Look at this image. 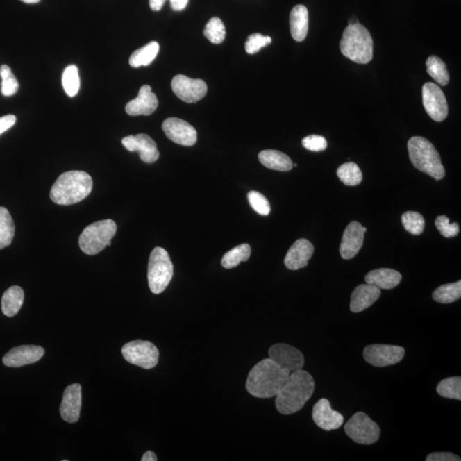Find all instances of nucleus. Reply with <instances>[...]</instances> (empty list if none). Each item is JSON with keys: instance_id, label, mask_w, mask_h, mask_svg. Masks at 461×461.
<instances>
[{"instance_id": "obj_33", "label": "nucleus", "mask_w": 461, "mask_h": 461, "mask_svg": "<svg viewBox=\"0 0 461 461\" xmlns=\"http://www.w3.org/2000/svg\"><path fill=\"white\" fill-rule=\"evenodd\" d=\"M62 87L69 97L76 96L80 90L79 72L76 65H69L62 74Z\"/></svg>"}, {"instance_id": "obj_10", "label": "nucleus", "mask_w": 461, "mask_h": 461, "mask_svg": "<svg viewBox=\"0 0 461 461\" xmlns=\"http://www.w3.org/2000/svg\"><path fill=\"white\" fill-rule=\"evenodd\" d=\"M404 355L405 349L396 345L373 344L367 346L363 351L366 362L377 367L396 365L404 358Z\"/></svg>"}, {"instance_id": "obj_12", "label": "nucleus", "mask_w": 461, "mask_h": 461, "mask_svg": "<svg viewBox=\"0 0 461 461\" xmlns=\"http://www.w3.org/2000/svg\"><path fill=\"white\" fill-rule=\"evenodd\" d=\"M171 87L178 99L188 103L199 102L206 97L208 91L207 85L203 80L191 79L183 74L174 76Z\"/></svg>"}, {"instance_id": "obj_18", "label": "nucleus", "mask_w": 461, "mask_h": 461, "mask_svg": "<svg viewBox=\"0 0 461 461\" xmlns=\"http://www.w3.org/2000/svg\"><path fill=\"white\" fill-rule=\"evenodd\" d=\"M362 224L352 221L346 228L340 245V255L344 260L354 258L362 249L364 242Z\"/></svg>"}, {"instance_id": "obj_50", "label": "nucleus", "mask_w": 461, "mask_h": 461, "mask_svg": "<svg viewBox=\"0 0 461 461\" xmlns=\"http://www.w3.org/2000/svg\"><path fill=\"white\" fill-rule=\"evenodd\" d=\"M293 166H294V167H297L296 163H295V165H294Z\"/></svg>"}, {"instance_id": "obj_4", "label": "nucleus", "mask_w": 461, "mask_h": 461, "mask_svg": "<svg viewBox=\"0 0 461 461\" xmlns=\"http://www.w3.org/2000/svg\"><path fill=\"white\" fill-rule=\"evenodd\" d=\"M344 57L359 65H367L374 57V40L371 33L360 24L349 25L340 42Z\"/></svg>"}, {"instance_id": "obj_47", "label": "nucleus", "mask_w": 461, "mask_h": 461, "mask_svg": "<svg viewBox=\"0 0 461 461\" xmlns=\"http://www.w3.org/2000/svg\"><path fill=\"white\" fill-rule=\"evenodd\" d=\"M359 24L358 19L355 17H353L351 19H349V25H353V24Z\"/></svg>"}, {"instance_id": "obj_11", "label": "nucleus", "mask_w": 461, "mask_h": 461, "mask_svg": "<svg viewBox=\"0 0 461 461\" xmlns=\"http://www.w3.org/2000/svg\"><path fill=\"white\" fill-rule=\"evenodd\" d=\"M423 105L426 113L433 121L441 122L448 117L447 100L437 84L427 83L422 88Z\"/></svg>"}, {"instance_id": "obj_36", "label": "nucleus", "mask_w": 461, "mask_h": 461, "mask_svg": "<svg viewBox=\"0 0 461 461\" xmlns=\"http://www.w3.org/2000/svg\"><path fill=\"white\" fill-rule=\"evenodd\" d=\"M401 222L407 232L412 235H420L425 229V219L415 211H408L401 215Z\"/></svg>"}, {"instance_id": "obj_34", "label": "nucleus", "mask_w": 461, "mask_h": 461, "mask_svg": "<svg viewBox=\"0 0 461 461\" xmlns=\"http://www.w3.org/2000/svg\"><path fill=\"white\" fill-rule=\"evenodd\" d=\"M437 392L442 397L461 400V378L451 377L444 379L437 385Z\"/></svg>"}, {"instance_id": "obj_28", "label": "nucleus", "mask_w": 461, "mask_h": 461, "mask_svg": "<svg viewBox=\"0 0 461 461\" xmlns=\"http://www.w3.org/2000/svg\"><path fill=\"white\" fill-rule=\"evenodd\" d=\"M427 73L433 78L438 85H447L451 80V76L445 62L437 56H430L426 61Z\"/></svg>"}, {"instance_id": "obj_32", "label": "nucleus", "mask_w": 461, "mask_h": 461, "mask_svg": "<svg viewBox=\"0 0 461 461\" xmlns=\"http://www.w3.org/2000/svg\"><path fill=\"white\" fill-rule=\"evenodd\" d=\"M461 296V281L439 286L433 292V299L439 303H455Z\"/></svg>"}, {"instance_id": "obj_25", "label": "nucleus", "mask_w": 461, "mask_h": 461, "mask_svg": "<svg viewBox=\"0 0 461 461\" xmlns=\"http://www.w3.org/2000/svg\"><path fill=\"white\" fill-rule=\"evenodd\" d=\"M259 161L266 168L281 172H287L293 168L292 159L280 151L266 150L260 152Z\"/></svg>"}, {"instance_id": "obj_14", "label": "nucleus", "mask_w": 461, "mask_h": 461, "mask_svg": "<svg viewBox=\"0 0 461 461\" xmlns=\"http://www.w3.org/2000/svg\"><path fill=\"white\" fill-rule=\"evenodd\" d=\"M162 130L170 140L181 146H192L198 140L196 130L187 121L181 119L174 117L166 119L162 124Z\"/></svg>"}, {"instance_id": "obj_29", "label": "nucleus", "mask_w": 461, "mask_h": 461, "mask_svg": "<svg viewBox=\"0 0 461 461\" xmlns=\"http://www.w3.org/2000/svg\"><path fill=\"white\" fill-rule=\"evenodd\" d=\"M251 255V248L247 244L239 245L233 250L226 253L221 260V265L224 269H230L240 265L241 262H247Z\"/></svg>"}, {"instance_id": "obj_35", "label": "nucleus", "mask_w": 461, "mask_h": 461, "mask_svg": "<svg viewBox=\"0 0 461 461\" xmlns=\"http://www.w3.org/2000/svg\"><path fill=\"white\" fill-rule=\"evenodd\" d=\"M203 35L211 43L218 44L224 42L226 38V28L223 22L219 17H213L208 22Z\"/></svg>"}, {"instance_id": "obj_43", "label": "nucleus", "mask_w": 461, "mask_h": 461, "mask_svg": "<svg viewBox=\"0 0 461 461\" xmlns=\"http://www.w3.org/2000/svg\"><path fill=\"white\" fill-rule=\"evenodd\" d=\"M17 117L13 115H7L0 117V135L7 131L16 124Z\"/></svg>"}, {"instance_id": "obj_48", "label": "nucleus", "mask_w": 461, "mask_h": 461, "mask_svg": "<svg viewBox=\"0 0 461 461\" xmlns=\"http://www.w3.org/2000/svg\"><path fill=\"white\" fill-rule=\"evenodd\" d=\"M21 1L26 3H37L40 2V0H21Z\"/></svg>"}, {"instance_id": "obj_8", "label": "nucleus", "mask_w": 461, "mask_h": 461, "mask_svg": "<svg viewBox=\"0 0 461 461\" xmlns=\"http://www.w3.org/2000/svg\"><path fill=\"white\" fill-rule=\"evenodd\" d=\"M347 436L356 444L371 445L380 437L381 430L365 412H358L353 415L344 426Z\"/></svg>"}, {"instance_id": "obj_49", "label": "nucleus", "mask_w": 461, "mask_h": 461, "mask_svg": "<svg viewBox=\"0 0 461 461\" xmlns=\"http://www.w3.org/2000/svg\"><path fill=\"white\" fill-rule=\"evenodd\" d=\"M362 230H363V232H364V233H366V232H367V228H364V226H362Z\"/></svg>"}, {"instance_id": "obj_1", "label": "nucleus", "mask_w": 461, "mask_h": 461, "mask_svg": "<svg viewBox=\"0 0 461 461\" xmlns=\"http://www.w3.org/2000/svg\"><path fill=\"white\" fill-rule=\"evenodd\" d=\"M315 388V380L310 374L302 369L292 371L276 396L277 410L284 415L300 411L313 396Z\"/></svg>"}, {"instance_id": "obj_21", "label": "nucleus", "mask_w": 461, "mask_h": 461, "mask_svg": "<svg viewBox=\"0 0 461 461\" xmlns=\"http://www.w3.org/2000/svg\"><path fill=\"white\" fill-rule=\"evenodd\" d=\"M315 249L310 241L301 239L296 240L290 248L285 258V265L290 270H299L308 266Z\"/></svg>"}, {"instance_id": "obj_5", "label": "nucleus", "mask_w": 461, "mask_h": 461, "mask_svg": "<svg viewBox=\"0 0 461 461\" xmlns=\"http://www.w3.org/2000/svg\"><path fill=\"white\" fill-rule=\"evenodd\" d=\"M408 149L409 158L416 169L436 181L444 178L445 169L440 155L428 140L422 137H412L408 141Z\"/></svg>"}, {"instance_id": "obj_7", "label": "nucleus", "mask_w": 461, "mask_h": 461, "mask_svg": "<svg viewBox=\"0 0 461 461\" xmlns=\"http://www.w3.org/2000/svg\"><path fill=\"white\" fill-rule=\"evenodd\" d=\"M174 275V265L168 252L161 247L152 251L148 265V283L152 293L161 294Z\"/></svg>"}, {"instance_id": "obj_24", "label": "nucleus", "mask_w": 461, "mask_h": 461, "mask_svg": "<svg viewBox=\"0 0 461 461\" xmlns=\"http://www.w3.org/2000/svg\"><path fill=\"white\" fill-rule=\"evenodd\" d=\"M290 26L292 36L296 42H303L308 31V11L306 6L299 5L294 7L290 15Z\"/></svg>"}, {"instance_id": "obj_9", "label": "nucleus", "mask_w": 461, "mask_h": 461, "mask_svg": "<svg viewBox=\"0 0 461 461\" xmlns=\"http://www.w3.org/2000/svg\"><path fill=\"white\" fill-rule=\"evenodd\" d=\"M121 353L126 362L144 369H151L158 363V349L149 341L129 342L122 347Z\"/></svg>"}, {"instance_id": "obj_3", "label": "nucleus", "mask_w": 461, "mask_h": 461, "mask_svg": "<svg viewBox=\"0 0 461 461\" xmlns=\"http://www.w3.org/2000/svg\"><path fill=\"white\" fill-rule=\"evenodd\" d=\"M92 178L84 171H69L61 174L51 187L50 198L59 206H72L90 194Z\"/></svg>"}, {"instance_id": "obj_46", "label": "nucleus", "mask_w": 461, "mask_h": 461, "mask_svg": "<svg viewBox=\"0 0 461 461\" xmlns=\"http://www.w3.org/2000/svg\"><path fill=\"white\" fill-rule=\"evenodd\" d=\"M142 461H157V455L152 451H147L141 459Z\"/></svg>"}, {"instance_id": "obj_41", "label": "nucleus", "mask_w": 461, "mask_h": 461, "mask_svg": "<svg viewBox=\"0 0 461 461\" xmlns=\"http://www.w3.org/2000/svg\"><path fill=\"white\" fill-rule=\"evenodd\" d=\"M303 146L311 151H323L327 148V141L324 137L319 135H310L302 141Z\"/></svg>"}, {"instance_id": "obj_38", "label": "nucleus", "mask_w": 461, "mask_h": 461, "mask_svg": "<svg viewBox=\"0 0 461 461\" xmlns=\"http://www.w3.org/2000/svg\"><path fill=\"white\" fill-rule=\"evenodd\" d=\"M248 200L256 213L267 217L270 214L271 207L269 201L261 193L251 191L248 193Z\"/></svg>"}, {"instance_id": "obj_30", "label": "nucleus", "mask_w": 461, "mask_h": 461, "mask_svg": "<svg viewBox=\"0 0 461 461\" xmlns=\"http://www.w3.org/2000/svg\"><path fill=\"white\" fill-rule=\"evenodd\" d=\"M15 235L12 217L6 208L0 207V250L9 246Z\"/></svg>"}, {"instance_id": "obj_2", "label": "nucleus", "mask_w": 461, "mask_h": 461, "mask_svg": "<svg viewBox=\"0 0 461 461\" xmlns=\"http://www.w3.org/2000/svg\"><path fill=\"white\" fill-rule=\"evenodd\" d=\"M289 375L287 371L282 369L270 358L262 360L249 374L246 389L258 399H272L280 392Z\"/></svg>"}, {"instance_id": "obj_17", "label": "nucleus", "mask_w": 461, "mask_h": 461, "mask_svg": "<svg viewBox=\"0 0 461 461\" xmlns=\"http://www.w3.org/2000/svg\"><path fill=\"white\" fill-rule=\"evenodd\" d=\"M313 419L316 425L324 430L340 428L344 421V416L330 407V401L326 399L319 400L313 408Z\"/></svg>"}, {"instance_id": "obj_39", "label": "nucleus", "mask_w": 461, "mask_h": 461, "mask_svg": "<svg viewBox=\"0 0 461 461\" xmlns=\"http://www.w3.org/2000/svg\"><path fill=\"white\" fill-rule=\"evenodd\" d=\"M272 42V39L269 36H264L261 33H253L248 37L246 43H245V51L248 54L258 53L262 48Z\"/></svg>"}, {"instance_id": "obj_26", "label": "nucleus", "mask_w": 461, "mask_h": 461, "mask_svg": "<svg viewBox=\"0 0 461 461\" xmlns=\"http://www.w3.org/2000/svg\"><path fill=\"white\" fill-rule=\"evenodd\" d=\"M24 301V292L20 286H11L2 297V312L8 317H13L21 310Z\"/></svg>"}, {"instance_id": "obj_45", "label": "nucleus", "mask_w": 461, "mask_h": 461, "mask_svg": "<svg viewBox=\"0 0 461 461\" xmlns=\"http://www.w3.org/2000/svg\"><path fill=\"white\" fill-rule=\"evenodd\" d=\"M166 0H150V7L152 10L158 11L162 8Z\"/></svg>"}, {"instance_id": "obj_20", "label": "nucleus", "mask_w": 461, "mask_h": 461, "mask_svg": "<svg viewBox=\"0 0 461 461\" xmlns=\"http://www.w3.org/2000/svg\"><path fill=\"white\" fill-rule=\"evenodd\" d=\"M81 408V386L79 384L69 385L63 393L60 414L63 420L76 423L79 420Z\"/></svg>"}, {"instance_id": "obj_42", "label": "nucleus", "mask_w": 461, "mask_h": 461, "mask_svg": "<svg viewBox=\"0 0 461 461\" xmlns=\"http://www.w3.org/2000/svg\"><path fill=\"white\" fill-rule=\"evenodd\" d=\"M426 461H460L459 456L453 455L451 452H437L430 453L426 460Z\"/></svg>"}, {"instance_id": "obj_40", "label": "nucleus", "mask_w": 461, "mask_h": 461, "mask_svg": "<svg viewBox=\"0 0 461 461\" xmlns=\"http://www.w3.org/2000/svg\"><path fill=\"white\" fill-rule=\"evenodd\" d=\"M435 225L442 236L445 237H453L458 235L460 226L458 223H451L446 215H440L436 219Z\"/></svg>"}, {"instance_id": "obj_37", "label": "nucleus", "mask_w": 461, "mask_h": 461, "mask_svg": "<svg viewBox=\"0 0 461 461\" xmlns=\"http://www.w3.org/2000/svg\"><path fill=\"white\" fill-rule=\"evenodd\" d=\"M0 76L2 78L1 92L6 97L12 96L19 88V84L12 72L7 65L0 67Z\"/></svg>"}, {"instance_id": "obj_23", "label": "nucleus", "mask_w": 461, "mask_h": 461, "mask_svg": "<svg viewBox=\"0 0 461 461\" xmlns=\"http://www.w3.org/2000/svg\"><path fill=\"white\" fill-rule=\"evenodd\" d=\"M401 274L396 270L379 269L371 271L366 275L367 284L376 286L379 289L390 290L401 283Z\"/></svg>"}, {"instance_id": "obj_13", "label": "nucleus", "mask_w": 461, "mask_h": 461, "mask_svg": "<svg viewBox=\"0 0 461 461\" xmlns=\"http://www.w3.org/2000/svg\"><path fill=\"white\" fill-rule=\"evenodd\" d=\"M269 358L282 369L291 374L292 371L302 369L304 366V357L302 352L285 344H274L269 349Z\"/></svg>"}, {"instance_id": "obj_22", "label": "nucleus", "mask_w": 461, "mask_h": 461, "mask_svg": "<svg viewBox=\"0 0 461 461\" xmlns=\"http://www.w3.org/2000/svg\"><path fill=\"white\" fill-rule=\"evenodd\" d=\"M381 295L380 289L369 284L357 286L351 295V308L353 313H360L369 308Z\"/></svg>"}, {"instance_id": "obj_16", "label": "nucleus", "mask_w": 461, "mask_h": 461, "mask_svg": "<svg viewBox=\"0 0 461 461\" xmlns=\"http://www.w3.org/2000/svg\"><path fill=\"white\" fill-rule=\"evenodd\" d=\"M44 355V349L40 346L22 345L11 349L3 356V362L6 367H21L39 362Z\"/></svg>"}, {"instance_id": "obj_31", "label": "nucleus", "mask_w": 461, "mask_h": 461, "mask_svg": "<svg viewBox=\"0 0 461 461\" xmlns=\"http://www.w3.org/2000/svg\"><path fill=\"white\" fill-rule=\"evenodd\" d=\"M337 174L340 181L349 187H355L362 183V173L355 162H346L337 169Z\"/></svg>"}, {"instance_id": "obj_44", "label": "nucleus", "mask_w": 461, "mask_h": 461, "mask_svg": "<svg viewBox=\"0 0 461 461\" xmlns=\"http://www.w3.org/2000/svg\"><path fill=\"white\" fill-rule=\"evenodd\" d=\"M189 0H170V5L174 11H181L185 9Z\"/></svg>"}, {"instance_id": "obj_15", "label": "nucleus", "mask_w": 461, "mask_h": 461, "mask_svg": "<svg viewBox=\"0 0 461 461\" xmlns=\"http://www.w3.org/2000/svg\"><path fill=\"white\" fill-rule=\"evenodd\" d=\"M121 143L126 150L139 152L140 158L144 162L153 163L159 158L160 153L157 144L150 136L144 133L126 137L121 140Z\"/></svg>"}, {"instance_id": "obj_6", "label": "nucleus", "mask_w": 461, "mask_h": 461, "mask_svg": "<svg viewBox=\"0 0 461 461\" xmlns=\"http://www.w3.org/2000/svg\"><path fill=\"white\" fill-rule=\"evenodd\" d=\"M117 233V224L112 220L99 221L89 225L81 234L79 245L85 254L94 255L110 246Z\"/></svg>"}, {"instance_id": "obj_19", "label": "nucleus", "mask_w": 461, "mask_h": 461, "mask_svg": "<svg viewBox=\"0 0 461 461\" xmlns=\"http://www.w3.org/2000/svg\"><path fill=\"white\" fill-rule=\"evenodd\" d=\"M158 99L152 92L150 85H144L140 89L137 98L131 100L126 106V112L132 117L150 115L158 109Z\"/></svg>"}, {"instance_id": "obj_27", "label": "nucleus", "mask_w": 461, "mask_h": 461, "mask_svg": "<svg viewBox=\"0 0 461 461\" xmlns=\"http://www.w3.org/2000/svg\"><path fill=\"white\" fill-rule=\"evenodd\" d=\"M160 46L158 42H152L148 43L140 49H137L129 58V65L133 68H139L141 66L150 65L155 60L159 53Z\"/></svg>"}]
</instances>
